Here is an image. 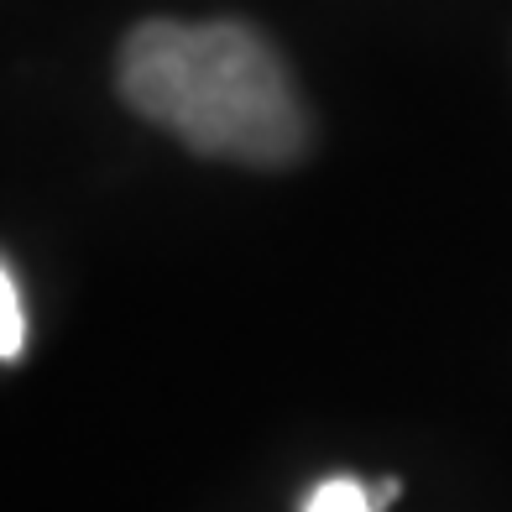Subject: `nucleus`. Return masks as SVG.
Returning <instances> with one entry per match:
<instances>
[{"instance_id":"3","label":"nucleus","mask_w":512,"mask_h":512,"mask_svg":"<svg viewBox=\"0 0 512 512\" xmlns=\"http://www.w3.org/2000/svg\"><path fill=\"white\" fill-rule=\"evenodd\" d=\"M0 356L21 361L27 356V298H21L16 272H0Z\"/></svg>"},{"instance_id":"1","label":"nucleus","mask_w":512,"mask_h":512,"mask_svg":"<svg viewBox=\"0 0 512 512\" xmlns=\"http://www.w3.org/2000/svg\"><path fill=\"white\" fill-rule=\"evenodd\" d=\"M136 115L204 157L283 168L309 147V115L277 48L241 21H147L121 48Z\"/></svg>"},{"instance_id":"2","label":"nucleus","mask_w":512,"mask_h":512,"mask_svg":"<svg viewBox=\"0 0 512 512\" xmlns=\"http://www.w3.org/2000/svg\"><path fill=\"white\" fill-rule=\"evenodd\" d=\"M304 512H387L361 476H324L304 497Z\"/></svg>"}]
</instances>
